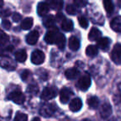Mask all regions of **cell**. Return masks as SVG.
Wrapping results in <instances>:
<instances>
[{
  "mask_svg": "<svg viewBox=\"0 0 121 121\" xmlns=\"http://www.w3.org/2000/svg\"><path fill=\"white\" fill-rule=\"evenodd\" d=\"M8 99H11L17 104H22L25 101V95L20 90H16V91H13L9 95Z\"/></svg>",
  "mask_w": 121,
  "mask_h": 121,
  "instance_id": "1",
  "label": "cell"
},
{
  "mask_svg": "<svg viewBox=\"0 0 121 121\" xmlns=\"http://www.w3.org/2000/svg\"><path fill=\"white\" fill-rule=\"evenodd\" d=\"M86 53L88 56L94 57L98 54V47L94 45H90L87 47L86 50Z\"/></svg>",
  "mask_w": 121,
  "mask_h": 121,
  "instance_id": "22",
  "label": "cell"
},
{
  "mask_svg": "<svg viewBox=\"0 0 121 121\" xmlns=\"http://www.w3.org/2000/svg\"><path fill=\"white\" fill-rule=\"evenodd\" d=\"M59 33H60V32H59L58 29L55 27H52L47 32L45 37H44V40L48 44H54V43L56 44V41Z\"/></svg>",
  "mask_w": 121,
  "mask_h": 121,
  "instance_id": "2",
  "label": "cell"
},
{
  "mask_svg": "<svg viewBox=\"0 0 121 121\" xmlns=\"http://www.w3.org/2000/svg\"><path fill=\"white\" fill-rule=\"evenodd\" d=\"M3 52H4V49H3L2 47H0V56L2 55V53H3Z\"/></svg>",
  "mask_w": 121,
  "mask_h": 121,
  "instance_id": "39",
  "label": "cell"
},
{
  "mask_svg": "<svg viewBox=\"0 0 121 121\" xmlns=\"http://www.w3.org/2000/svg\"><path fill=\"white\" fill-rule=\"evenodd\" d=\"M56 44L60 49L64 48L65 45H66V37L62 33H60V32L59 33L56 41Z\"/></svg>",
  "mask_w": 121,
  "mask_h": 121,
  "instance_id": "23",
  "label": "cell"
},
{
  "mask_svg": "<svg viewBox=\"0 0 121 121\" xmlns=\"http://www.w3.org/2000/svg\"><path fill=\"white\" fill-rule=\"evenodd\" d=\"M2 26L4 28L6 29V30H9V29H10V27H11V22H9V20H7V19H4V20H3V22H2Z\"/></svg>",
  "mask_w": 121,
  "mask_h": 121,
  "instance_id": "34",
  "label": "cell"
},
{
  "mask_svg": "<svg viewBox=\"0 0 121 121\" xmlns=\"http://www.w3.org/2000/svg\"><path fill=\"white\" fill-rule=\"evenodd\" d=\"M109 44H110V39L108 37H101L99 41H97V47L104 51H106L109 48Z\"/></svg>",
  "mask_w": 121,
  "mask_h": 121,
  "instance_id": "15",
  "label": "cell"
},
{
  "mask_svg": "<svg viewBox=\"0 0 121 121\" xmlns=\"http://www.w3.org/2000/svg\"><path fill=\"white\" fill-rule=\"evenodd\" d=\"M82 107V101L80 98H75L71 101L69 104V108L72 112H77Z\"/></svg>",
  "mask_w": 121,
  "mask_h": 121,
  "instance_id": "10",
  "label": "cell"
},
{
  "mask_svg": "<svg viewBox=\"0 0 121 121\" xmlns=\"http://www.w3.org/2000/svg\"><path fill=\"white\" fill-rule=\"evenodd\" d=\"M88 38L90 41H99L101 38V32L96 27H93L90 31Z\"/></svg>",
  "mask_w": 121,
  "mask_h": 121,
  "instance_id": "13",
  "label": "cell"
},
{
  "mask_svg": "<svg viewBox=\"0 0 121 121\" xmlns=\"http://www.w3.org/2000/svg\"><path fill=\"white\" fill-rule=\"evenodd\" d=\"M30 76H31V71H28V70H25V71H22V74H21V77H22V81H24L28 80V78Z\"/></svg>",
  "mask_w": 121,
  "mask_h": 121,
  "instance_id": "33",
  "label": "cell"
},
{
  "mask_svg": "<svg viewBox=\"0 0 121 121\" xmlns=\"http://www.w3.org/2000/svg\"><path fill=\"white\" fill-rule=\"evenodd\" d=\"M3 4H4V2H3L2 0H0V7H2Z\"/></svg>",
  "mask_w": 121,
  "mask_h": 121,
  "instance_id": "40",
  "label": "cell"
},
{
  "mask_svg": "<svg viewBox=\"0 0 121 121\" xmlns=\"http://www.w3.org/2000/svg\"><path fill=\"white\" fill-rule=\"evenodd\" d=\"M56 109V107L55 104H47L42 106L40 110V113L44 117H50V116H52L55 113Z\"/></svg>",
  "mask_w": 121,
  "mask_h": 121,
  "instance_id": "7",
  "label": "cell"
},
{
  "mask_svg": "<svg viewBox=\"0 0 121 121\" xmlns=\"http://www.w3.org/2000/svg\"><path fill=\"white\" fill-rule=\"evenodd\" d=\"M65 76L67 79L69 80H74L77 78L79 76V71L76 69V68H70V69L66 70L65 71Z\"/></svg>",
  "mask_w": 121,
  "mask_h": 121,
  "instance_id": "16",
  "label": "cell"
},
{
  "mask_svg": "<svg viewBox=\"0 0 121 121\" xmlns=\"http://www.w3.org/2000/svg\"><path fill=\"white\" fill-rule=\"evenodd\" d=\"M91 84V76L88 73H86L85 75H83L81 78L78 81V87L81 91H87L90 88Z\"/></svg>",
  "mask_w": 121,
  "mask_h": 121,
  "instance_id": "3",
  "label": "cell"
},
{
  "mask_svg": "<svg viewBox=\"0 0 121 121\" xmlns=\"http://www.w3.org/2000/svg\"><path fill=\"white\" fill-rule=\"evenodd\" d=\"M32 121H41V119H39V118L38 117H36V118H34V119H32Z\"/></svg>",
  "mask_w": 121,
  "mask_h": 121,
  "instance_id": "38",
  "label": "cell"
},
{
  "mask_svg": "<svg viewBox=\"0 0 121 121\" xmlns=\"http://www.w3.org/2000/svg\"><path fill=\"white\" fill-rule=\"evenodd\" d=\"M43 24L47 27H52V26H54V24H55V17L52 15L48 16L44 20Z\"/></svg>",
  "mask_w": 121,
  "mask_h": 121,
  "instance_id": "27",
  "label": "cell"
},
{
  "mask_svg": "<svg viewBox=\"0 0 121 121\" xmlns=\"http://www.w3.org/2000/svg\"><path fill=\"white\" fill-rule=\"evenodd\" d=\"M87 104L91 109H96L99 105V99L96 96H91L88 98Z\"/></svg>",
  "mask_w": 121,
  "mask_h": 121,
  "instance_id": "24",
  "label": "cell"
},
{
  "mask_svg": "<svg viewBox=\"0 0 121 121\" xmlns=\"http://www.w3.org/2000/svg\"><path fill=\"white\" fill-rule=\"evenodd\" d=\"M9 40V37L4 32L0 30V44H6Z\"/></svg>",
  "mask_w": 121,
  "mask_h": 121,
  "instance_id": "29",
  "label": "cell"
},
{
  "mask_svg": "<svg viewBox=\"0 0 121 121\" xmlns=\"http://www.w3.org/2000/svg\"><path fill=\"white\" fill-rule=\"evenodd\" d=\"M103 4H104V9H105V11L107 12L108 15H110V14L113 13L114 9L113 3L111 2V1H109V0H105V1L103 2Z\"/></svg>",
  "mask_w": 121,
  "mask_h": 121,
  "instance_id": "25",
  "label": "cell"
},
{
  "mask_svg": "<svg viewBox=\"0 0 121 121\" xmlns=\"http://www.w3.org/2000/svg\"><path fill=\"white\" fill-rule=\"evenodd\" d=\"M10 14H11V11L9 9H4V10L0 11V17H9Z\"/></svg>",
  "mask_w": 121,
  "mask_h": 121,
  "instance_id": "35",
  "label": "cell"
},
{
  "mask_svg": "<svg viewBox=\"0 0 121 121\" xmlns=\"http://www.w3.org/2000/svg\"><path fill=\"white\" fill-rule=\"evenodd\" d=\"M49 5L47 3H44V2H42V3H39L38 5H37V14L41 17H43L45 16L46 14L48 13L49 11Z\"/></svg>",
  "mask_w": 121,
  "mask_h": 121,
  "instance_id": "12",
  "label": "cell"
},
{
  "mask_svg": "<svg viewBox=\"0 0 121 121\" xmlns=\"http://www.w3.org/2000/svg\"><path fill=\"white\" fill-rule=\"evenodd\" d=\"M49 5V7L52 8L53 9H56V10H60L62 9L63 6V2L62 1H50V2L47 3Z\"/></svg>",
  "mask_w": 121,
  "mask_h": 121,
  "instance_id": "26",
  "label": "cell"
},
{
  "mask_svg": "<svg viewBox=\"0 0 121 121\" xmlns=\"http://www.w3.org/2000/svg\"><path fill=\"white\" fill-rule=\"evenodd\" d=\"M0 65H1L4 68H6V69H8V70H10V71L11 70H14L15 69V66H16V65L9 58L4 59V60L0 62Z\"/></svg>",
  "mask_w": 121,
  "mask_h": 121,
  "instance_id": "20",
  "label": "cell"
},
{
  "mask_svg": "<svg viewBox=\"0 0 121 121\" xmlns=\"http://www.w3.org/2000/svg\"><path fill=\"white\" fill-rule=\"evenodd\" d=\"M61 28L66 32H70L73 29V22L71 19L64 18L61 22Z\"/></svg>",
  "mask_w": 121,
  "mask_h": 121,
  "instance_id": "19",
  "label": "cell"
},
{
  "mask_svg": "<svg viewBox=\"0 0 121 121\" xmlns=\"http://www.w3.org/2000/svg\"><path fill=\"white\" fill-rule=\"evenodd\" d=\"M21 18H22V16H21L18 13H15L13 15V20L15 22H19V21L21 20Z\"/></svg>",
  "mask_w": 121,
  "mask_h": 121,
  "instance_id": "36",
  "label": "cell"
},
{
  "mask_svg": "<svg viewBox=\"0 0 121 121\" xmlns=\"http://www.w3.org/2000/svg\"><path fill=\"white\" fill-rule=\"evenodd\" d=\"M39 38V32L37 30H34L28 33L27 36V42L29 45H34L37 42V40Z\"/></svg>",
  "mask_w": 121,
  "mask_h": 121,
  "instance_id": "11",
  "label": "cell"
},
{
  "mask_svg": "<svg viewBox=\"0 0 121 121\" xmlns=\"http://www.w3.org/2000/svg\"><path fill=\"white\" fill-rule=\"evenodd\" d=\"M99 112H100V115L103 119H107L112 114V108L111 105L109 103H104L102 105L100 106V109H99Z\"/></svg>",
  "mask_w": 121,
  "mask_h": 121,
  "instance_id": "9",
  "label": "cell"
},
{
  "mask_svg": "<svg viewBox=\"0 0 121 121\" xmlns=\"http://www.w3.org/2000/svg\"><path fill=\"white\" fill-rule=\"evenodd\" d=\"M45 54L41 50H35L31 56V60L35 65H41L44 62Z\"/></svg>",
  "mask_w": 121,
  "mask_h": 121,
  "instance_id": "4",
  "label": "cell"
},
{
  "mask_svg": "<svg viewBox=\"0 0 121 121\" xmlns=\"http://www.w3.org/2000/svg\"><path fill=\"white\" fill-rule=\"evenodd\" d=\"M33 25V18L32 17H27L21 22V27L23 30H28Z\"/></svg>",
  "mask_w": 121,
  "mask_h": 121,
  "instance_id": "21",
  "label": "cell"
},
{
  "mask_svg": "<svg viewBox=\"0 0 121 121\" xmlns=\"http://www.w3.org/2000/svg\"><path fill=\"white\" fill-rule=\"evenodd\" d=\"M69 47L72 51H77L80 48V41L76 37H71L69 39Z\"/></svg>",
  "mask_w": 121,
  "mask_h": 121,
  "instance_id": "18",
  "label": "cell"
},
{
  "mask_svg": "<svg viewBox=\"0 0 121 121\" xmlns=\"http://www.w3.org/2000/svg\"><path fill=\"white\" fill-rule=\"evenodd\" d=\"M13 121H27V115L22 112H17Z\"/></svg>",
  "mask_w": 121,
  "mask_h": 121,
  "instance_id": "28",
  "label": "cell"
},
{
  "mask_svg": "<svg viewBox=\"0 0 121 121\" xmlns=\"http://www.w3.org/2000/svg\"><path fill=\"white\" fill-rule=\"evenodd\" d=\"M111 59L115 64H121V44L114 45L111 52Z\"/></svg>",
  "mask_w": 121,
  "mask_h": 121,
  "instance_id": "6",
  "label": "cell"
},
{
  "mask_svg": "<svg viewBox=\"0 0 121 121\" xmlns=\"http://www.w3.org/2000/svg\"><path fill=\"white\" fill-rule=\"evenodd\" d=\"M27 92L29 94L37 95V93L38 92V87L36 85H31V86H29L28 89H27Z\"/></svg>",
  "mask_w": 121,
  "mask_h": 121,
  "instance_id": "32",
  "label": "cell"
},
{
  "mask_svg": "<svg viewBox=\"0 0 121 121\" xmlns=\"http://www.w3.org/2000/svg\"><path fill=\"white\" fill-rule=\"evenodd\" d=\"M78 21H79V24L81 25V27H83V28H87L88 27L89 22H88V20L85 17H80L78 18Z\"/></svg>",
  "mask_w": 121,
  "mask_h": 121,
  "instance_id": "30",
  "label": "cell"
},
{
  "mask_svg": "<svg viewBox=\"0 0 121 121\" xmlns=\"http://www.w3.org/2000/svg\"><path fill=\"white\" fill-rule=\"evenodd\" d=\"M66 13L70 15H75L76 13V9L72 4H68L66 6Z\"/></svg>",
  "mask_w": 121,
  "mask_h": 121,
  "instance_id": "31",
  "label": "cell"
},
{
  "mask_svg": "<svg viewBox=\"0 0 121 121\" xmlns=\"http://www.w3.org/2000/svg\"><path fill=\"white\" fill-rule=\"evenodd\" d=\"M57 95V90L54 87H46L41 94V99L49 100L55 98Z\"/></svg>",
  "mask_w": 121,
  "mask_h": 121,
  "instance_id": "5",
  "label": "cell"
},
{
  "mask_svg": "<svg viewBox=\"0 0 121 121\" xmlns=\"http://www.w3.org/2000/svg\"><path fill=\"white\" fill-rule=\"evenodd\" d=\"M73 95V92L69 89V88L64 87L60 90V100L62 104H66L68 102L71 96Z\"/></svg>",
  "mask_w": 121,
  "mask_h": 121,
  "instance_id": "8",
  "label": "cell"
},
{
  "mask_svg": "<svg viewBox=\"0 0 121 121\" xmlns=\"http://www.w3.org/2000/svg\"><path fill=\"white\" fill-rule=\"evenodd\" d=\"M110 27L114 32H121V16H118L113 18L110 22Z\"/></svg>",
  "mask_w": 121,
  "mask_h": 121,
  "instance_id": "14",
  "label": "cell"
},
{
  "mask_svg": "<svg viewBox=\"0 0 121 121\" xmlns=\"http://www.w3.org/2000/svg\"><path fill=\"white\" fill-rule=\"evenodd\" d=\"M74 4H76V5L79 6V7H83L84 5H86L87 3L86 2V1H82V0H79V1H75Z\"/></svg>",
  "mask_w": 121,
  "mask_h": 121,
  "instance_id": "37",
  "label": "cell"
},
{
  "mask_svg": "<svg viewBox=\"0 0 121 121\" xmlns=\"http://www.w3.org/2000/svg\"><path fill=\"white\" fill-rule=\"evenodd\" d=\"M27 52L24 49H21L15 53V59L19 62H24L27 60Z\"/></svg>",
  "mask_w": 121,
  "mask_h": 121,
  "instance_id": "17",
  "label": "cell"
}]
</instances>
